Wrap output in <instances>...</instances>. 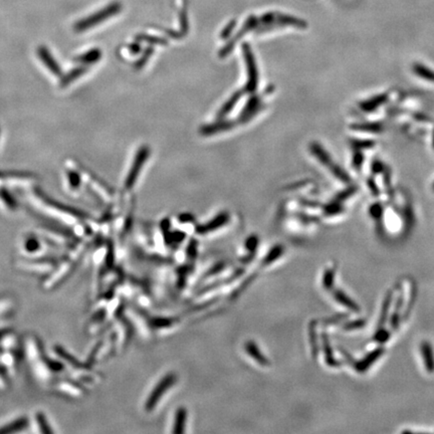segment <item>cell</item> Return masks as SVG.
Returning <instances> with one entry per match:
<instances>
[{"mask_svg": "<svg viewBox=\"0 0 434 434\" xmlns=\"http://www.w3.org/2000/svg\"><path fill=\"white\" fill-rule=\"evenodd\" d=\"M122 10V5L119 2H114L109 4L107 7L103 8L102 10L94 13L93 15H91L90 17H86L84 19L79 20L75 25H74V29L76 31H83L86 29H90L96 25H98L99 23L109 19L110 17L116 15L117 13H119Z\"/></svg>", "mask_w": 434, "mask_h": 434, "instance_id": "6da1fadb", "label": "cell"}, {"mask_svg": "<svg viewBox=\"0 0 434 434\" xmlns=\"http://www.w3.org/2000/svg\"><path fill=\"white\" fill-rule=\"evenodd\" d=\"M310 149H311V152H312V154L325 166V167H327L330 171H331V173L332 174L337 178V179H339L341 182H344V183H349L350 182V177H349V175L347 174V173L339 166V165H337V164H335L334 163V161H333V159L331 158V156L328 154V152L320 145V144H318V143H316V142H314V143H312L311 144V146H310Z\"/></svg>", "mask_w": 434, "mask_h": 434, "instance_id": "7a4b0ae2", "label": "cell"}, {"mask_svg": "<svg viewBox=\"0 0 434 434\" xmlns=\"http://www.w3.org/2000/svg\"><path fill=\"white\" fill-rule=\"evenodd\" d=\"M242 53L244 57L246 72H247V82L245 84V91L248 93H254L258 85V71L255 63L253 53L250 46L244 43L242 46Z\"/></svg>", "mask_w": 434, "mask_h": 434, "instance_id": "3957f363", "label": "cell"}, {"mask_svg": "<svg viewBox=\"0 0 434 434\" xmlns=\"http://www.w3.org/2000/svg\"><path fill=\"white\" fill-rule=\"evenodd\" d=\"M149 156H150V149L148 146H143L139 149L138 153L135 156L134 162L131 166V170H130V172L128 173V176L126 178V181H125L126 189L130 190V189L133 188L136 180L138 179L140 172L142 170V167L146 163V161L148 160Z\"/></svg>", "mask_w": 434, "mask_h": 434, "instance_id": "277c9868", "label": "cell"}, {"mask_svg": "<svg viewBox=\"0 0 434 434\" xmlns=\"http://www.w3.org/2000/svg\"><path fill=\"white\" fill-rule=\"evenodd\" d=\"M256 25H257V16H255V15H250V16H248L247 19L245 20V22L243 23L242 27H241V28L238 30V32L236 33V35H235L234 37H232L231 40H229V41L226 43V46H224V47L222 48V50H221L220 53H219V56H220L221 58H224V57H226L228 54H230L231 51L233 50V48L235 47L236 43L239 41V39L242 38L245 34L249 33V32L252 31V30H254V29L256 28Z\"/></svg>", "mask_w": 434, "mask_h": 434, "instance_id": "5b68a950", "label": "cell"}, {"mask_svg": "<svg viewBox=\"0 0 434 434\" xmlns=\"http://www.w3.org/2000/svg\"><path fill=\"white\" fill-rule=\"evenodd\" d=\"M233 127H234V123L231 121H226V120L219 121V122H216V123L202 127L200 129V134H202L203 136L214 135V134L220 133V132L229 131V130H231Z\"/></svg>", "mask_w": 434, "mask_h": 434, "instance_id": "8992f818", "label": "cell"}, {"mask_svg": "<svg viewBox=\"0 0 434 434\" xmlns=\"http://www.w3.org/2000/svg\"><path fill=\"white\" fill-rule=\"evenodd\" d=\"M41 242L34 235H28L24 238L20 249L25 257H33L41 252Z\"/></svg>", "mask_w": 434, "mask_h": 434, "instance_id": "52a82bcc", "label": "cell"}, {"mask_svg": "<svg viewBox=\"0 0 434 434\" xmlns=\"http://www.w3.org/2000/svg\"><path fill=\"white\" fill-rule=\"evenodd\" d=\"M173 381H174V376L169 375V376L165 377V378L162 380V382H160V383L157 385L156 389L154 390V392L152 393V395H151L150 398L148 399V402H147V408H148V409H150V408H152V407L155 406V404L158 402L160 396H162V394L166 391L167 388L170 387V386L173 384Z\"/></svg>", "mask_w": 434, "mask_h": 434, "instance_id": "ba28073f", "label": "cell"}, {"mask_svg": "<svg viewBox=\"0 0 434 434\" xmlns=\"http://www.w3.org/2000/svg\"><path fill=\"white\" fill-rule=\"evenodd\" d=\"M29 419L26 416H19L16 419L5 422L0 426V433L20 432L29 425Z\"/></svg>", "mask_w": 434, "mask_h": 434, "instance_id": "9c48e42d", "label": "cell"}, {"mask_svg": "<svg viewBox=\"0 0 434 434\" xmlns=\"http://www.w3.org/2000/svg\"><path fill=\"white\" fill-rule=\"evenodd\" d=\"M383 353H384V349L383 348H378V349L372 351L371 353L366 355L362 360H360L359 362H357L355 364L356 370L358 372H365V371H367L375 363V361H377L382 356Z\"/></svg>", "mask_w": 434, "mask_h": 434, "instance_id": "30bf717a", "label": "cell"}, {"mask_svg": "<svg viewBox=\"0 0 434 434\" xmlns=\"http://www.w3.org/2000/svg\"><path fill=\"white\" fill-rule=\"evenodd\" d=\"M260 108H262V102H260V99L256 96H253L244 107L240 116V120H242L243 123L247 122L259 112Z\"/></svg>", "mask_w": 434, "mask_h": 434, "instance_id": "8fae6325", "label": "cell"}, {"mask_svg": "<svg viewBox=\"0 0 434 434\" xmlns=\"http://www.w3.org/2000/svg\"><path fill=\"white\" fill-rule=\"evenodd\" d=\"M420 352L421 357L425 366V369L428 373L434 372V354L432 347L428 342H422L420 345Z\"/></svg>", "mask_w": 434, "mask_h": 434, "instance_id": "7c38bea8", "label": "cell"}, {"mask_svg": "<svg viewBox=\"0 0 434 434\" xmlns=\"http://www.w3.org/2000/svg\"><path fill=\"white\" fill-rule=\"evenodd\" d=\"M80 386L74 382L62 381L57 384L56 389H58L61 393L69 395L71 397H79L82 394V387Z\"/></svg>", "mask_w": 434, "mask_h": 434, "instance_id": "4fadbf2b", "label": "cell"}, {"mask_svg": "<svg viewBox=\"0 0 434 434\" xmlns=\"http://www.w3.org/2000/svg\"><path fill=\"white\" fill-rule=\"evenodd\" d=\"M37 53H38L39 59L43 62V64H45L50 69V71L54 74H57V75L61 74L62 72H61L60 67L58 66V64L56 63V61L54 60V58L52 57V55L50 54V52L46 48H43V47L38 48Z\"/></svg>", "mask_w": 434, "mask_h": 434, "instance_id": "5bb4252c", "label": "cell"}, {"mask_svg": "<svg viewBox=\"0 0 434 434\" xmlns=\"http://www.w3.org/2000/svg\"><path fill=\"white\" fill-rule=\"evenodd\" d=\"M34 424L37 428V431L40 433H53L55 432V429L52 427V424L50 422V419L43 413L42 411H38L33 416Z\"/></svg>", "mask_w": 434, "mask_h": 434, "instance_id": "9a60e30c", "label": "cell"}, {"mask_svg": "<svg viewBox=\"0 0 434 434\" xmlns=\"http://www.w3.org/2000/svg\"><path fill=\"white\" fill-rule=\"evenodd\" d=\"M412 72L419 78L434 83V71L429 69L428 67H425L420 63H415L412 66Z\"/></svg>", "mask_w": 434, "mask_h": 434, "instance_id": "2e32d148", "label": "cell"}, {"mask_svg": "<svg viewBox=\"0 0 434 434\" xmlns=\"http://www.w3.org/2000/svg\"><path fill=\"white\" fill-rule=\"evenodd\" d=\"M334 297L339 303H341V305H343L347 309H349L350 311H354V312L360 311V308L358 307L357 303L353 299H351L344 291H342L341 289L335 290Z\"/></svg>", "mask_w": 434, "mask_h": 434, "instance_id": "e0dca14e", "label": "cell"}, {"mask_svg": "<svg viewBox=\"0 0 434 434\" xmlns=\"http://www.w3.org/2000/svg\"><path fill=\"white\" fill-rule=\"evenodd\" d=\"M229 219V216L227 213H221L218 216H216L214 219H212L209 223L205 224L204 226L198 228L199 232H207L210 230H214L216 228L220 227L221 225H223L224 223H226Z\"/></svg>", "mask_w": 434, "mask_h": 434, "instance_id": "ac0fdd59", "label": "cell"}, {"mask_svg": "<svg viewBox=\"0 0 434 434\" xmlns=\"http://www.w3.org/2000/svg\"><path fill=\"white\" fill-rule=\"evenodd\" d=\"M241 95H242L241 92H236L235 94H233V95L228 99V101H227V102L222 106V108L220 109V111H219V113H218V118H219V119H222V118H224L225 116H227V115L229 114V112L234 108V106L236 105V103H237L238 100L240 99Z\"/></svg>", "mask_w": 434, "mask_h": 434, "instance_id": "d6986e66", "label": "cell"}, {"mask_svg": "<svg viewBox=\"0 0 434 434\" xmlns=\"http://www.w3.org/2000/svg\"><path fill=\"white\" fill-rule=\"evenodd\" d=\"M387 101V95H383V96H378L376 98H372L369 100H366L365 102L361 103L360 108L361 110H364L366 112L372 111L376 108H378L381 104H383L384 102Z\"/></svg>", "mask_w": 434, "mask_h": 434, "instance_id": "ffe728a7", "label": "cell"}, {"mask_svg": "<svg viewBox=\"0 0 434 434\" xmlns=\"http://www.w3.org/2000/svg\"><path fill=\"white\" fill-rule=\"evenodd\" d=\"M102 53L100 50H92L88 53H85L84 55L76 58L75 60L78 61L79 63H83V64H93L98 62L101 59Z\"/></svg>", "mask_w": 434, "mask_h": 434, "instance_id": "44dd1931", "label": "cell"}, {"mask_svg": "<svg viewBox=\"0 0 434 434\" xmlns=\"http://www.w3.org/2000/svg\"><path fill=\"white\" fill-rule=\"evenodd\" d=\"M392 300V291H388L387 295L385 296L383 306H382V310H381V315H380V319H379V325L380 327H382L385 324V321L387 319V315L389 312V308H390V303H391Z\"/></svg>", "mask_w": 434, "mask_h": 434, "instance_id": "7402d4cb", "label": "cell"}, {"mask_svg": "<svg viewBox=\"0 0 434 434\" xmlns=\"http://www.w3.org/2000/svg\"><path fill=\"white\" fill-rule=\"evenodd\" d=\"M356 131H362V132H370V133H379L382 128L377 124H360L353 126Z\"/></svg>", "mask_w": 434, "mask_h": 434, "instance_id": "603a6c76", "label": "cell"}, {"mask_svg": "<svg viewBox=\"0 0 434 434\" xmlns=\"http://www.w3.org/2000/svg\"><path fill=\"white\" fill-rule=\"evenodd\" d=\"M85 72L84 68H77L73 71H72L66 77H64L63 81H62V85H67L69 84L71 81H72L73 79H75L76 77H78L79 75H81L83 72Z\"/></svg>", "mask_w": 434, "mask_h": 434, "instance_id": "cb8c5ba5", "label": "cell"}, {"mask_svg": "<svg viewBox=\"0 0 434 434\" xmlns=\"http://www.w3.org/2000/svg\"><path fill=\"white\" fill-rule=\"evenodd\" d=\"M334 277H335V271L332 269H329L325 275H324V287L326 289H331L334 286Z\"/></svg>", "mask_w": 434, "mask_h": 434, "instance_id": "d4e9b609", "label": "cell"}, {"mask_svg": "<svg viewBox=\"0 0 434 434\" xmlns=\"http://www.w3.org/2000/svg\"><path fill=\"white\" fill-rule=\"evenodd\" d=\"M324 345H325L324 349H325L326 359H327L328 364H330L331 366H333V365H337V363H336V361H335V359H334V357H333V352H332V349H331V347H330V345H329V342H328V339H327L326 336H324Z\"/></svg>", "mask_w": 434, "mask_h": 434, "instance_id": "484cf974", "label": "cell"}, {"mask_svg": "<svg viewBox=\"0 0 434 434\" xmlns=\"http://www.w3.org/2000/svg\"><path fill=\"white\" fill-rule=\"evenodd\" d=\"M180 27L182 34H186L188 30V18H187V10L186 7H183L180 12Z\"/></svg>", "mask_w": 434, "mask_h": 434, "instance_id": "4316f807", "label": "cell"}, {"mask_svg": "<svg viewBox=\"0 0 434 434\" xmlns=\"http://www.w3.org/2000/svg\"><path fill=\"white\" fill-rule=\"evenodd\" d=\"M389 338H390V334H389V332L386 331V330H384V329H380V330H378V331L376 332L375 336H374V340H375L377 343H380V344H383V343L387 342V341L389 340Z\"/></svg>", "mask_w": 434, "mask_h": 434, "instance_id": "83f0119b", "label": "cell"}, {"mask_svg": "<svg viewBox=\"0 0 434 434\" xmlns=\"http://www.w3.org/2000/svg\"><path fill=\"white\" fill-rule=\"evenodd\" d=\"M186 418V412H184V410H180L177 414V419H176V424H175V432H182L183 429V424H184V420Z\"/></svg>", "mask_w": 434, "mask_h": 434, "instance_id": "f1b7e54d", "label": "cell"}, {"mask_svg": "<svg viewBox=\"0 0 434 434\" xmlns=\"http://www.w3.org/2000/svg\"><path fill=\"white\" fill-rule=\"evenodd\" d=\"M137 38L141 40H146L151 43H155V45H166L167 41L163 38H159L156 36H148V35H138Z\"/></svg>", "mask_w": 434, "mask_h": 434, "instance_id": "f546056e", "label": "cell"}, {"mask_svg": "<svg viewBox=\"0 0 434 434\" xmlns=\"http://www.w3.org/2000/svg\"><path fill=\"white\" fill-rule=\"evenodd\" d=\"M365 326V321L364 320H357L354 322H350L348 324H346L344 326V329L346 331H352V330H356V329H360L362 327Z\"/></svg>", "mask_w": 434, "mask_h": 434, "instance_id": "4dcf8cb0", "label": "cell"}, {"mask_svg": "<svg viewBox=\"0 0 434 434\" xmlns=\"http://www.w3.org/2000/svg\"><path fill=\"white\" fill-rule=\"evenodd\" d=\"M235 24H236L235 20H231L229 23H227V25L221 31V37L222 38H227L230 35V33L232 32V30L234 29Z\"/></svg>", "mask_w": 434, "mask_h": 434, "instance_id": "1f68e13d", "label": "cell"}, {"mask_svg": "<svg viewBox=\"0 0 434 434\" xmlns=\"http://www.w3.org/2000/svg\"><path fill=\"white\" fill-rule=\"evenodd\" d=\"M370 213L374 219H380V216L382 214V206L380 204H374L371 207Z\"/></svg>", "mask_w": 434, "mask_h": 434, "instance_id": "d6a6232c", "label": "cell"}, {"mask_svg": "<svg viewBox=\"0 0 434 434\" xmlns=\"http://www.w3.org/2000/svg\"><path fill=\"white\" fill-rule=\"evenodd\" d=\"M247 351H252V352H254V353H256V348L254 347V345L252 344V343H249V344H247ZM260 354V352L259 351H257V354H251L252 355V357H254L255 359H257L260 363H265L264 361H265V358L262 356V355H259Z\"/></svg>", "mask_w": 434, "mask_h": 434, "instance_id": "836d02e7", "label": "cell"}, {"mask_svg": "<svg viewBox=\"0 0 434 434\" xmlns=\"http://www.w3.org/2000/svg\"><path fill=\"white\" fill-rule=\"evenodd\" d=\"M69 179H70V182H71V186H72V188H76V187H78V184H79V177H78L77 174H75L74 172L70 173V174H69Z\"/></svg>", "mask_w": 434, "mask_h": 434, "instance_id": "e575fe53", "label": "cell"}, {"mask_svg": "<svg viewBox=\"0 0 434 434\" xmlns=\"http://www.w3.org/2000/svg\"><path fill=\"white\" fill-rule=\"evenodd\" d=\"M130 48H131V49H130V51L133 52V53H135V54L140 52V46L137 45V43H134V45H131V46H130Z\"/></svg>", "mask_w": 434, "mask_h": 434, "instance_id": "d590c367", "label": "cell"}, {"mask_svg": "<svg viewBox=\"0 0 434 434\" xmlns=\"http://www.w3.org/2000/svg\"><path fill=\"white\" fill-rule=\"evenodd\" d=\"M433 147H434V137H433Z\"/></svg>", "mask_w": 434, "mask_h": 434, "instance_id": "8d00e7d4", "label": "cell"}]
</instances>
